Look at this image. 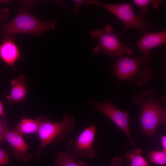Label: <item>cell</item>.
Listing matches in <instances>:
<instances>
[{
  "label": "cell",
  "instance_id": "cell-1",
  "mask_svg": "<svg viewBox=\"0 0 166 166\" xmlns=\"http://www.w3.org/2000/svg\"><path fill=\"white\" fill-rule=\"evenodd\" d=\"M132 98L141 109L139 121L141 130L152 136L160 124L166 125V98L159 96L155 89L150 88L133 95Z\"/></svg>",
  "mask_w": 166,
  "mask_h": 166
},
{
  "label": "cell",
  "instance_id": "cell-2",
  "mask_svg": "<svg viewBox=\"0 0 166 166\" xmlns=\"http://www.w3.org/2000/svg\"><path fill=\"white\" fill-rule=\"evenodd\" d=\"M152 62L150 52L136 57L122 56L112 65L114 75L119 81H126L143 87L153 77L154 71L149 65Z\"/></svg>",
  "mask_w": 166,
  "mask_h": 166
},
{
  "label": "cell",
  "instance_id": "cell-3",
  "mask_svg": "<svg viewBox=\"0 0 166 166\" xmlns=\"http://www.w3.org/2000/svg\"><path fill=\"white\" fill-rule=\"evenodd\" d=\"M34 1H21L18 15L12 20L5 22L0 29V39L2 37L17 34H27L39 36L54 29L55 20L41 21L30 13L28 8Z\"/></svg>",
  "mask_w": 166,
  "mask_h": 166
},
{
  "label": "cell",
  "instance_id": "cell-4",
  "mask_svg": "<svg viewBox=\"0 0 166 166\" xmlns=\"http://www.w3.org/2000/svg\"><path fill=\"white\" fill-rule=\"evenodd\" d=\"M40 124L37 134L40 140V145L35 156L40 158L44 148L53 143H58L63 140L71 133L76 124L74 118L65 113L60 121L52 122L43 117H38Z\"/></svg>",
  "mask_w": 166,
  "mask_h": 166
},
{
  "label": "cell",
  "instance_id": "cell-5",
  "mask_svg": "<svg viewBox=\"0 0 166 166\" xmlns=\"http://www.w3.org/2000/svg\"><path fill=\"white\" fill-rule=\"evenodd\" d=\"M85 5L93 4L105 9L121 20L125 26L124 29L120 33L124 32L130 28L139 29L144 33L151 28V25L142 16H138L135 13L132 3L104 4L97 1H84Z\"/></svg>",
  "mask_w": 166,
  "mask_h": 166
},
{
  "label": "cell",
  "instance_id": "cell-6",
  "mask_svg": "<svg viewBox=\"0 0 166 166\" xmlns=\"http://www.w3.org/2000/svg\"><path fill=\"white\" fill-rule=\"evenodd\" d=\"M89 34L91 36L99 39L98 45L93 49L95 53L103 51L113 58L117 56H121L124 53L130 55L133 53V50L132 48L121 42L110 24L106 25L104 29H98L92 30Z\"/></svg>",
  "mask_w": 166,
  "mask_h": 166
},
{
  "label": "cell",
  "instance_id": "cell-7",
  "mask_svg": "<svg viewBox=\"0 0 166 166\" xmlns=\"http://www.w3.org/2000/svg\"><path fill=\"white\" fill-rule=\"evenodd\" d=\"M88 101L92 105L90 113L99 112L105 115L124 133L132 145L135 146V143L130 132L128 112L117 107L113 103L111 100L102 102L92 100Z\"/></svg>",
  "mask_w": 166,
  "mask_h": 166
},
{
  "label": "cell",
  "instance_id": "cell-8",
  "mask_svg": "<svg viewBox=\"0 0 166 166\" xmlns=\"http://www.w3.org/2000/svg\"><path fill=\"white\" fill-rule=\"evenodd\" d=\"M97 130L94 124L90 125L77 138H72L65 145L67 152L76 158L93 157L97 155L93 144Z\"/></svg>",
  "mask_w": 166,
  "mask_h": 166
},
{
  "label": "cell",
  "instance_id": "cell-9",
  "mask_svg": "<svg viewBox=\"0 0 166 166\" xmlns=\"http://www.w3.org/2000/svg\"><path fill=\"white\" fill-rule=\"evenodd\" d=\"M23 136L14 130L8 129L4 134V139L12 147V153L18 160L28 162L32 159L33 155L27 151L30 147L26 143Z\"/></svg>",
  "mask_w": 166,
  "mask_h": 166
},
{
  "label": "cell",
  "instance_id": "cell-10",
  "mask_svg": "<svg viewBox=\"0 0 166 166\" xmlns=\"http://www.w3.org/2000/svg\"><path fill=\"white\" fill-rule=\"evenodd\" d=\"M15 35H10L3 37L0 45V57L7 65L14 67L15 64L19 60L20 54L14 39Z\"/></svg>",
  "mask_w": 166,
  "mask_h": 166
},
{
  "label": "cell",
  "instance_id": "cell-11",
  "mask_svg": "<svg viewBox=\"0 0 166 166\" xmlns=\"http://www.w3.org/2000/svg\"><path fill=\"white\" fill-rule=\"evenodd\" d=\"M166 43V31L145 33L142 38L135 44L141 53L150 52L152 49Z\"/></svg>",
  "mask_w": 166,
  "mask_h": 166
},
{
  "label": "cell",
  "instance_id": "cell-12",
  "mask_svg": "<svg viewBox=\"0 0 166 166\" xmlns=\"http://www.w3.org/2000/svg\"><path fill=\"white\" fill-rule=\"evenodd\" d=\"M12 87L10 93L6 96L9 103L20 102L25 98L27 93V88L23 75H20L10 81Z\"/></svg>",
  "mask_w": 166,
  "mask_h": 166
},
{
  "label": "cell",
  "instance_id": "cell-13",
  "mask_svg": "<svg viewBox=\"0 0 166 166\" xmlns=\"http://www.w3.org/2000/svg\"><path fill=\"white\" fill-rule=\"evenodd\" d=\"M40 124L38 117L36 120L24 118L14 127V130L22 136L27 134H37Z\"/></svg>",
  "mask_w": 166,
  "mask_h": 166
},
{
  "label": "cell",
  "instance_id": "cell-14",
  "mask_svg": "<svg viewBox=\"0 0 166 166\" xmlns=\"http://www.w3.org/2000/svg\"><path fill=\"white\" fill-rule=\"evenodd\" d=\"M76 159L67 151H61L56 155L54 160L55 166H88L87 162L82 160L76 161Z\"/></svg>",
  "mask_w": 166,
  "mask_h": 166
},
{
  "label": "cell",
  "instance_id": "cell-15",
  "mask_svg": "<svg viewBox=\"0 0 166 166\" xmlns=\"http://www.w3.org/2000/svg\"><path fill=\"white\" fill-rule=\"evenodd\" d=\"M142 154V150L136 148L128 152L125 155V157L130 162V166H151Z\"/></svg>",
  "mask_w": 166,
  "mask_h": 166
},
{
  "label": "cell",
  "instance_id": "cell-16",
  "mask_svg": "<svg viewBox=\"0 0 166 166\" xmlns=\"http://www.w3.org/2000/svg\"><path fill=\"white\" fill-rule=\"evenodd\" d=\"M161 0H133L132 4L136 5L142 10L143 14L146 13L148 11L149 6L152 5L154 9H157L161 5Z\"/></svg>",
  "mask_w": 166,
  "mask_h": 166
},
{
  "label": "cell",
  "instance_id": "cell-17",
  "mask_svg": "<svg viewBox=\"0 0 166 166\" xmlns=\"http://www.w3.org/2000/svg\"><path fill=\"white\" fill-rule=\"evenodd\" d=\"M147 156L149 160L152 163L164 166L166 164V152L163 151H151Z\"/></svg>",
  "mask_w": 166,
  "mask_h": 166
},
{
  "label": "cell",
  "instance_id": "cell-18",
  "mask_svg": "<svg viewBox=\"0 0 166 166\" xmlns=\"http://www.w3.org/2000/svg\"><path fill=\"white\" fill-rule=\"evenodd\" d=\"M9 124L4 117H0V146L4 141V134Z\"/></svg>",
  "mask_w": 166,
  "mask_h": 166
},
{
  "label": "cell",
  "instance_id": "cell-19",
  "mask_svg": "<svg viewBox=\"0 0 166 166\" xmlns=\"http://www.w3.org/2000/svg\"><path fill=\"white\" fill-rule=\"evenodd\" d=\"M9 16V10L7 8L0 9V29L2 28Z\"/></svg>",
  "mask_w": 166,
  "mask_h": 166
},
{
  "label": "cell",
  "instance_id": "cell-20",
  "mask_svg": "<svg viewBox=\"0 0 166 166\" xmlns=\"http://www.w3.org/2000/svg\"><path fill=\"white\" fill-rule=\"evenodd\" d=\"M9 162L8 154L5 150L0 148V166L8 164Z\"/></svg>",
  "mask_w": 166,
  "mask_h": 166
},
{
  "label": "cell",
  "instance_id": "cell-21",
  "mask_svg": "<svg viewBox=\"0 0 166 166\" xmlns=\"http://www.w3.org/2000/svg\"><path fill=\"white\" fill-rule=\"evenodd\" d=\"M123 159L122 157L119 156L113 157L110 163V166H122Z\"/></svg>",
  "mask_w": 166,
  "mask_h": 166
},
{
  "label": "cell",
  "instance_id": "cell-22",
  "mask_svg": "<svg viewBox=\"0 0 166 166\" xmlns=\"http://www.w3.org/2000/svg\"><path fill=\"white\" fill-rule=\"evenodd\" d=\"M84 2V1L83 0L75 1V5L73 11L74 14L75 15H76L77 14L80 6L81 5L82 3Z\"/></svg>",
  "mask_w": 166,
  "mask_h": 166
},
{
  "label": "cell",
  "instance_id": "cell-23",
  "mask_svg": "<svg viewBox=\"0 0 166 166\" xmlns=\"http://www.w3.org/2000/svg\"><path fill=\"white\" fill-rule=\"evenodd\" d=\"M161 143L163 148V151L166 152V136L163 135L161 136Z\"/></svg>",
  "mask_w": 166,
  "mask_h": 166
},
{
  "label": "cell",
  "instance_id": "cell-24",
  "mask_svg": "<svg viewBox=\"0 0 166 166\" xmlns=\"http://www.w3.org/2000/svg\"><path fill=\"white\" fill-rule=\"evenodd\" d=\"M5 114L4 111L3 104L0 100V117H4Z\"/></svg>",
  "mask_w": 166,
  "mask_h": 166
},
{
  "label": "cell",
  "instance_id": "cell-25",
  "mask_svg": "<svg viewBox=\"0 0 166 166\" xmlns=\"http://www.w3.org/2000/svg\"><path fill=\"white\" fill-rule=\"evenodd\" d=\"M0 3H2L7 4H11V2L9 0H0Z\"/></svg>",
  "mask_w": 166,
  "mask_h": 166
}]
</instances>
